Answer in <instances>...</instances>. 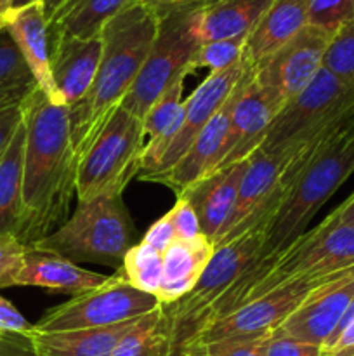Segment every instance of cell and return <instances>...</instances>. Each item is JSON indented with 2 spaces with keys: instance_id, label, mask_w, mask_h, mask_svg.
Here are the masks:
<instances>
[{
  "instance_id": "cell-45",
  "label": "cell",
  "mask_w": 354,
  "mask_h": 356,
  "mask_svg": "<svg viewBox=\"0 0 354 356\" xmlns=\"http://www.w3.org/2000/svg\"><path fill=\"white\" fill-rule=\"evenodd\" d=\"M31 2H37V0H12V6H10V9H17V7H23L26 6V3H31ZM44 2V7H45V14H51L52 10L56 9V7L61 3V0H42Z\"/></svg>"
},
{
  "instance_id": "cell-24",
  "label": "cell",
  "mask_w": 354,
  "mask_h": 356,
  "mask_svg": "<svg viewBox=\"0 0 354 356\" xmlns=\"http://www.w3.org/2000/svg\"><path fill=\"white\" fill-rule=\"evenodd\" d=\"M134 0H61L47 16L49 33L96 38L104 24Z\"/></svg>"
},
{
  "instance_id": "cell-33",
  "label": "cell",
  "mask_w": 354,
  "mask_h": 356,
  "mask_svg": "<svg viewBox=\"0 0 354 356\" xmlns=\"http://www.w3.org/2000/svg\"><path fill=\"white\" fill-rule=\"evenodd\" d=\"M269 336L226 337L205 343V356H262L264 344Z\"/></svg>"
},
{
  "instance_id": "cell-20",
  "label": "cell",
  "mask_w": 354,
  "mask_h": 356,
  "mask_svg": "<svg viewBox=\"0 0 354 356\" xmlns=\"http://www.w3.org/2000/svg\"><path fill=\"white\" fill-rule=\"evenodd\" d=\"M307 26V0H274L246 35L243 59L257 66Z\"/></svg>"
},
{
  "instance_id": "cell-16",
  "label": "cell",
  "mask_w": 354,
  "mask_h": 356,
  "mask_svg": "<svg viewBox=\"0 0 354 356\" xmlns=\"http://www.w3.org/2000/svg\"><path fill=\"white\" fill-rule=\"evenodd\" d=\"M239 83V82H238ZM236 96H238V86L228 97L221 110L212 117V120L201 129L200 134L193 141V145L187 148L179 159V162L167 172L160 176L151 177V183L165 184L167 188L180 197L189 186H193L196 181L203 179L205 176L214 172L217 169L219 162L224 152L226 138H228L229 122H231V111L235 106Z\"/></svg>"
},
{
  "instance_id": "cell-4",
  "label": "cell",
  "mask_w": 354,
  "mask_h": 356,
  "mask_svg": "<svg viewBox=\"0 0 354 356\" xmlns=\"http://www.w3.org/2000/svg\"><path fill=\"white\" fill-rule=\"evenodd\" d=\"M354 172V139L347 131L302 163H288L281 204L271 219L262 256H274L307 232L309 222Z\"/></svg>"
},
{
  "instance_id": "cell-23",
  "label": "cell",
  "mask_w": 354,
  "mask_h": 356,
  "mask_svg": "<svg viewBox=\"0 0 354 356\" xmlns=\"http://www.w3.org/2000/svg\"><path fill=\"white\" fill-rule=\"evenodd\" d=\"M274 0H210L198 9L196 35L200 42L248 35Z\"/></svg>"
},
{
  "instance_id": "cell-47",
  "label": "cell",
  "mask_w": 354,
  "mask_h": 356,
  "mask_svg": "<svg viewBox=\"0 0 354 356\" xmlns=\"http://www.w3.org/2000/svg\"><path fill=\"white\" fill-rule=\"evenodd\" d=\"M6 28H7V16L2 13V10H0V33H2V31H6Z\"/></svg>"
},
{
  "instance_id": "cell-36",
  "label": "cell",
  "mask_w": 354,
  "mask_h": 356,
  "mask_svg": "<svg viewBox=\"0 0 354 356\" xmlns=\"http://www.w3.org/2000/svg\"><path fill=\"white\" fill-rule=\"evenodd\" d=\"M28 247L14 233L0 235V282L12 273L14 268L23 259Z\"/></svg>"
},
{
  "instance_id": "cell-38",
  "label": "cell",
  "mask_w": 354,
  "mask_h": 356,
  "mask_svg": "<svg viewBox=\"0 0 354 356\" xmlns=\"http://www.w3.org/2000/svg\"><path fill=\"white\" fill-rule=\"evenodd\" d=\"M35 325H31L19 309L10 301L0 296V332L3 334H19V336H30Z\"/></svg>"
},
{
  "instance_id": "cell-44",
  "label": "cell",
  "mask_w": 354,
  "mask_h": 356,
  "mask_svg": "<svg viewBox=\"0 0 354 356\" xmlns=\"http://www.w3.org/2000/svg\"><path fill=\"white\" fill-rule=\"evenodd\" d=\"M337 209L340 212V218L354 228V193H351Z\"/></svg>"
},
{
  "instance_id": "cell-34",
  "label": "cell",
  "mask_w": 354,
  "mask_h": 356,
  "mask_svg": "<svg viewBox=\"0 0 354 356\" xmlns=\"http://www.w3.org/2000/svg\"><path fill=\"white\" fill-rule=\"evenodd\" d=\"M170 218H172L174 229H176V238L177 240H193L196 236L203 235L200 228V221L191 207L189 202L183 197H177L174 207L169 211Z\"/></svg>"
},
{
  "instance_id": "cell-29",
  "label": "cell",
  "mask_w": 354,
  "mask_h": 356,
  "mask_svg": "<svg viewBox=\"0 0 354 356\" xmlns=\"http://www.w3.org/2000/svg\"><path fill=\"white\" fill-rule=\"evenodd\" d=\"M186 76L187 73H183V75L177 76L163 90L162 96L149 106L144 117H142V129H144V136L149 138V141L160 138L180 115V110H183L184 80H186Z\"/></svg>"
},
{
  "instance_id": "cell-39",
  "label": "cell",
  "mask_w": 354,
  "mask_h": 356,
  "mask_svg": "<svg viewBox=\"0 0 354 356\" xmlns=\"http://www.w3.org/2000/svg\"><path fill=\"white\" fill-rule=\"evenodd\" d=\"M21 122H23V106L0 111V156L3 155L9 143L12 141Z\"/></svg>"
},
{
  "instance_id": "cell-31",
  "label": "cell",
  "mask_w": 354,
  "mask_h": 356,
  "mask_svg": "<svg viewBox=\"0 0 354 356\" xmlns=\"http://www.w3.org/2000/svg\"><path fill=\"white\" fill-rule=\"evenodd\" d=\"M323 68L344 82H354V17L330 38Z\"/></svg>"
},
{
  "instance_id": "cell-17",
  "label": "cell",
  "mask_w": 354,
  "mask_h": 356,
  "mask_svg": "<svg viewBox=\"0 0 354 356\" xmlns=\"http://www.w3.org/2000/svg\"><path fill=\"white\" fill-rule=\"evenodd\" d=\"M101 54V37L83 40L69 35H51L52 79L66 108H71L89 94Z\"/></svg>"
},
{
  "instance_id": "cell-19",
  "label": "cell",
  "mask_w": 354,
  "mask_h": 356,
  "mask_svg": "<svg viewBox=\"0 0 354 356\" xmlns=\"http://www.w3.org/2000/svg\"><path fill=\"white\" fill-rule=\"evenodd\" d=\"M246 163H248V159L214 170L180 195L194 209L201 233L210 240L212 245L224 233L231 219L236 197H238L239 181L245 174Z\"/></svg>"
},
{
  "instance_id": "cell-15",
  "label": "cell",
  "mask_w": 354,
  "mask_h": 356,
  "mask_svg": "<svg viewBox=\"0 0 354 356\" xmlns=\"http://www.w3.org/2000/svg\"><path fill=\"white\" fill-rule=\"evenodd\" d=\"M106 280V275L85 270L66 257L28 247L12 273L0 282V289L40 287L47 289L49 292L75 298L82 292L99 287Z\"/></svg>"
},
{
  "instance_id": "cell-27",
  "label": "cell",
  "mask_w": 354,
  "mask_h": 356,
  "mask_svg": "<svg viewBox=\"0 0 354 356\" xmlns=\"http://www.w3.org/2000/svg\"><path fill=\"white\" fill-rule=\"evenodd\" d=\"M170 323L163 306L142 316L118 341L111 356H169Z\"/></svg>"
},
{
  "instance_id": "cell-12",
  "label": "cell",
  "mask_w": 354,
  "mask_h": 356,
  "mask_svg": "<svg viewBox=\"0 0 354 356\" xmlns=\"http://www.w3.org/2000/svg\"><path fill=\"white\" fill-rule=\"evenodd\" d=\"M353 299L354 266H351L318 285L274 334L295 337L323 350L339 329Z\"/></svg>"
},
{
  "instance_id": "cell-25",
  "label": "cell",
  "mask_w": 354,
  "mask_h": 356,
  "mask_svg": "<svg viewBox=\"0 0 354 356\" xmlns=\"http://www.w3.org/2000/svg\"><path fill=\"white\" fill-rule=\"evenodd\" d=\"M26 127L24 120L17 127L12 141L0 156V235L17 236L23 218V165Z\"/></svg>"
},
{
  "instance_id": "cell-32",
  "label": "cell",
  "mask_w": 354,
  "mask_h": 356,
  "mask_svg": "<svg viewBox=\"0 0 354 356\" xmlns=\"http://www.w3.org/2000/svg\"><path fill=\"white\" fill-rule=\"evenodd\" d=\"M354 17V0H307V24L335 35Z\"/></svg>"
},
{
  "instance_id": "cell-5",
  "label": "cell",
  "mask_w": 354,
  "mask_h": 356,
  "mask_svg": "<svg viewBox=\"0 0 354 356\" xmlns=\"http://www.w3.org/2000/svg\"><path fill=\"white\" fill-rule=\"evenodd\" d=\"M135 243V228L121 195H101L78 202L75 212L33 249L58 254L73 263H94L120 270Z\"/></svg>"
},
{
  "instance_id": "cell-26",
  "label": "cell",
  "mask_w": 354,
  "mask_h": 356,
  "mask_svg": "<svg viewBox=\"0 0 354 356\" xmlns=\"http://www.w3.org/2000/svg\"><path fill=\"white\" fill-rule=\"evenodd\" d=\"M38 90L35 76L12 37L6 31L0 33V111L24 106Z\"/></svg>"
},
{
  "instance_id": "cell-35",
  "label": "cell",
  "mask_w": 354,
  "mask_h": 356,
  "mask_svg": "<svg viewBox=\"0 0 354 356\" xmlns=\"http://www.w3.org/2000/svg\"><path fill=\"white\" fill-rule=\"evenodd\" d=\"M321 353L319 346L273 332L266 339L262 356H321Z\"/></svg>"
},
{
  "instance_id": "cell-2",
  "label": "cell",
  "mask_w": 354,
  "mask_h": 356,
  "mask_svg": "<svg viewBox=\"0 0 354 356\" xmlns=\"http://www.w3.org/2000/svg\"><path fill=\"white\" fill-rule=\"evenodd\" d=\"M160 16L134 0L101 30L103 54L89 94L68 108L76 162L90 148L134 86L158 33Z\"/></svg>"
},
{
  "instance_id": "cell-30",
  "label": "cell",
  "mask_w": 354,
  "mask_h": 356,
  "mask_svg": "<svg viewBox=\"0 0 354 356\" xmlns=\"http://www.w3.org/2000/svg\"><path fill=\"white\" fill-rule=\"evenodd\" d=\"M246 35L239 37L222 38V40H212L200 44L194 58L191 61V70L210 68L212 72H224L233 65L243 59V49H245Z\"/></svg>"
},
{
  "instance_id": "cell-10",
  "label": "cell",
  "mask_w": 354,
  "mask_h": 356,
  "mask_svg": "<svg viewBox=\"0 0 354 356\" xmlns=\"http://www.w3.org/2000/svg\"><path fill=\"white\" fill-rule=\"evenodd\" d=\"M332 35L314 26H305L288 44L252 68V79L278 108L305 89L323 68Z\"/></svg>"
},
{
  "instance_id": "cell-11",
  "label": "cell",
  "mask_w": 354,
  "mask_h": 356,
  "mask_svg": "<svg viewBox=\"0 0 354 356\" xmlns=\"http://www.w3.org/2000/svg\"><path fill=\"white\" fill-rule=\"evenodd\" d=\"M330 278L294 280L280 285L271 292L255 298L253 301L239 306L238 309L228 313L222 318L208 323L201 330L200 339L203 343H212V341L226 339V337L269 336L302 305V301L318 285L330 280Z\"/></svg>"
},
{
  "instance_id": "cell-13",
  "label": "cell",
  "mask_w": 354,
  "mask_h": 356,
  "mask_svg": "<svg viewBox=\"0 0 354 356\" xmlns=\"http://www.w3.org/2000/svg\"><path fill=\"white\" fill-rule=\"evenodd\" d=\"M246 66L248 65L245 59H242L224 72L208 73L207 79L191 92V96H187V99L184 101V120L179 132L160 159L156 169L149 176L142 177V181H149L151 177L167 172L179 162V159L193 145L201 129L212 120V117L221 110L222 104L231 96L235 87L242 80Z\"/></svg>"
},
{
  "instance_id": "cell-48",
  "label": "cell",
  "mask_w": 354,
  "mask_h": 356,
  "mask_svg": "<svg viewBox=\"0 0 354 356\" xmlns=\"http://www.w3.org/2000/svg\"><path fill=\"white\" fill-rule=\"evenodd\" d=\"M347 134L354 139V118H353V122L349 124V127H347Z\"/></svg>"
},
{
  "instance_id": "cell-6",
  "label": "cell",
  "mask_w": 354,
  "mask_h": 356,
  "mask_svg": "<svg viewBox=\"0 0 354 356\" xmlns=\"http://www.w3.org/2000/svg\"><path fill=\"white\" fill-rule=\"evenodd\" d=\"M269 225L271 219H260L235 238L215 245L193 291L172 305H162L172 336H200L208 323L212 306L262 257Z\"/></svg>"
},
{
  "instance_id": "cell-40",
  "label": "cell",
  "mask_w": 354,
  "mask_h": 356,
  "mask_svg": "<svg viewBox=\"0 0 354 356\" xmlns=\"http://www.w3.org/2000/svg\"><path fill=\"white\" fill-rule=\"evenodd\" d=\"M0 356H35L30 336L0 332Z\"/></svg>"
},
{
  "instance_id": "cell-8",
  "label": "cell",
  "mask_w": 354,
  "mask_h": 356,
  "mask_svg": "<svg viewBox=\"0 0 354 356\" xmlns=\"http://www.w3.org/2000/svg\"><path fill=\"white\" fill-rule=\"evenodd\" d=\"M200 7L169 10L160 16L153 47L120 106L142 120L163 90L183 73H193L191 61L200 47L196 16Z\"/></svg>"
},
{
  "instance_id": "cell-3",
  "label": "cell",
  "mask_w": 354,
  "mask_h": 356,
  "mask_svg": "<svg viewBox=\"0 0 354 356\" xmlns=\"http://www.w3.org/2000/svg\"><path fill=\"white\" fill-rule=\"evenodd\" d=\"M351 266H354V228L340 218L339 209H335L287 249L257 259L212 306L208 323L288 282L321 280Z\"/></svg>"
},
{
  "instance_id": "cell-9",
  "label": "cell",
  "mask_w": 354,
  "mask_h": 356,
  "mask_svg": "<svg viewBox=\"0 0 354 356\" xmlns=\"http://www.w3.org/2000/svg\"><path fill=\"white\" fill-rule=\"evenodd\" d=\"M158 298L128 284L121 270L108 277L103 285L68 299L65 305L49 309L38 323L37 332L103 329L142 318L160 308Z\"/></svg>"
},
{
  "instance_id": "cell-14",
  "label": "cell",
  "mask_w": 354,
  "mask_h": 356,
  "mask_svg": "<svg viewBox=\"0 0 354 356\" xmlns=\"http://www.w3.org/2000/svg\"><path fill=\"white\" fill-rule=\"evenodd\" d=\"M280 108L252 79V68L246 66L238 83V96L231 111L228 138L217 169L243 162L262 145L269 125ZM215 169V170H217Z\"/></svg>"
},
{
  "instance_id": "cell-7",
  "label": "cell",
  "mask_w": 354,
  "mask_h": 356,
  "mask_svg": "<svg viewBox=\"0 0 354 356\" xmlns=\"http://www.w3.org/2000/svg\"><path fill=\"white\" fill-rule=\"evenodd\" d=\"M142 120L118 108L76 167V198L92 200L101 195H121L141 172L144 152Z\"/></svg>"
},
{
  "instance_id": "cell-18",
  "label": "cell",
  "mask_w": 354,
  "mask_h": 356,
  "mask_svg": "<svg viewBox=\"0 0 354 356\" xmlns=\"http://www.w3.org/2000/svg\"><path fill=\"white\" fill-rule=\"evenodd\" d=\"M6 16L7 33L19 49L38 89L49 97V101L65 106L52 79L51 33L44 2L37 0L17 9H10Z\"/></svg>"
},
{
  "instance_id": "cell-37",
  "label": "cell",
  "mask_w": 354,
  "mask_h": 356,
  "mask_svg": "<svg viewBox=\"0 0 354 356\" xmlns=\"http://www.w3.org/2000/svg\"><path fill=\"white\" fill-rule=\"evenodd\" d=\"M176 240V229H174L172 218H170V214L167 212L165 216H162L158 221H155L149 226L141 242L153 247L155 250H158L160 254H165V250L169 249Z\"/></svg>"
},
{
  "instance_id": "cell-21",
  "label": "cell",
  "mask_w": 354,
  "mask_h": 356,
  "mask_svg": "<svg viewBox=\"0 0 354 356\" xmlns=\"http://www.w3.org/2000/svg\"><path fill=\"white\" fill-rule=\"evenodd\" d=\"M214 254L205 235L193 240H176L163 254V277L158 292L160 305H172L191 292Z\"/></svg>"
},
{
  "instance_id": "cell-46",
  "label": "cell",
  "mask_w": 354,
  "mask_h": 356,
  "mask_svg": "<svg viewBox=\"0 0 354 356\" xmlns=\"http://www.w3.org/2000/svg\"><path fill=\"white\" fill-rule=\"evenodd\" d=\"M10 6H12V0H0V10H2L3 14L9 13Z\"/></svg>"
},
{
  "instance_id": "cell-1",
  "label": "cell",
  "mask_w": 354,
  "mask_h": 356,
  "mask_svg": "<svg viewBox=\"0 0 354 356\" xmlns=\"http://www.w3.org/2000/svg\"><path fill=\"white\" fill-rule=\"evenodd\" d=\"M26 127L23 165V218L17 238L26 247L51 235L68 219L76 193V162L68 108L40 89L23 106Z\"/></svg>"
},
{
  "instance_id": "cell-28",
  "label": "cell",
  "mask_w": 354,
  "mask_h": 356,
  "mask_svg": "<svg viewBox=\"0 0 354 356\" xmlns=\"http://www.w3.org/2000/svg\"><path fill=\"white\" fill-rule=\"evenodd\" d=\"M120 270L128 284L158 298L163 277V254L142 242L134 243L125 254Z\"/></svg>"
},
{
  "instance_id": "cell-42",
  "label": "cell",
  "mask_w": 354,
  "mask_h": 356,
  "mask_svg": "<svg viewBox=\"0 0 354 356\" xmlns=\"http://www.w3.org/2000/svg\"><path fill=\"white\" fill-rule=\"evenodd\" d=\"M321 356H354V320L333 339L332 344L323 348Z\"/></svg>"
},
{
  "instance_id": "cell-22",
  "label": "cell",
  "mask_w": 354,
  "mask_h": 356,
  "mask_svg": "<svg viewBox=\"0 0 354 356\" xmlns=\"http://www.w3.org/2000/svg\"><path fill=\"white\" fill-rule=\"evenodd\" d=\"M137 320L103 329L66 332H37L33 329L30 339L35 356H111L118 341L134 327Z\"/></svg>"
},
{
  "instance_id": "cell-43",
  "label": "cell",
  "mask_w": 354,
  "mask_h": 356,
  "mask_svg": "<svg viewBox=\"0 0 354 356\" xmlns=\"http://www.w3.org/2000/svg\"><path fill=\"white\" fill-rule=\"evenodd\" d=\"M139 2H142L149 9L155 10L158 16H162V14L169 13V10L186 9V7H201L210 2V0H139Z\"/></svg>"
},
{
  "instance_id": "cell-41",
  "label": "cell",
  "mask_w": 354,
  "mask_h": 356,
  "mask_svg": "<svg viewBox=\"0 0 354 356\" xmlns=\"http://www.w3.org/2000/svg\"><path fill=\"white\" fill-rule=\"evenodd\" d=\"M169 356H205V343L200 336L176 337L170 334Z\"/></svg>"
}]
</instances>
